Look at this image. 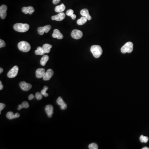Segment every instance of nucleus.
<instances>
[{"label": "nucleus", "mask_w": 149, "mask_h": 149, "mask_svg": "<svg viewBox=\"0 0 149 149\" xmlns=\"http://www.w3.org/2000/svg\"><path fill=\"white\" fill-rule=\"evenodd\" d=\"M34 97H35V96H34V95L33 94H30V95H29V96L28 99L30 100H32V99H33Z\"/></svg>", "instance_id": "2f4dec72"}, {"label": "nucleus", "mask_w": 149, "mask_h": 149, "mask_svg": "<svg viewBox=\"0 0 149 149\" xmlns=\"http://www.w3.org/2000/svg\"><path fill=\"white\" fill-rule=\"evenodd\" d=\"M45 72V70L44 68H38L36 71V76L37 78H43Z\"/></svg>", "instance_id": "f3484780"}, {"label": "nucleus", "mask_w": 149, "mask_h": 149, "mask_svg": "<svg viewBox=\"0 0 149 149\" xmlns=\"http://www.w3.org/2000/svg\"><path fill=\"white\" fill-rule=\"evenodd\" d=\"M52 26L50 25H46L44 26L39 27L38 28V32L40 35H43L44 32L48 33L50 30Z\"/></svg>", "instance_id": "0eeeda50"}, {"label": "nucleus", "mask_w": 149, "mask_h": 149, "mask_svg": "<svg viewBox=\"0 0 149 149\" xmlns=\"http://www.w3.org/2000/svg\"><path fill=\"white\" fill-rule=\"evenodd\" d=\"M53 75V71L52 69H49L45 73L43 77V79L45 81L49 80L52 78Z\"/></svg>", "instance_id": "9d476101"}, {"label": "nucleus", "mask_w": 149, "mask_h": 149, "mask_svg": "<svg viewBox=\"0 0 149 149\" xmlns=\"http://www.w3.org/2000/svg\"><path fill=\"white\" fill-rule=\"evenodd\" d=\"M140 140L141 142H144V143H147L148 142V141L149 140L148 137L147 136H145L144 135H141L140 138Z\"/></svg>", "instance_id": "393cba45"}, {"label": "nucleus", "mask_w": 149, "mask_h": 149, "mask_svg": "<svg viewBox=\"0 0 149 149\" xmlns=\"http://www.w3.org/2000/svg\"><path fill=\"white\" fill-rule=\"evenodd\" d=\"M88 20V19H87L86 18L82 16L79 19H78L77 20V24L79 25H83L84 24H85Z\"/></svg>", "instance_id": "4be33fe9"}, {"label": "nucleus", "mask_w": 149, "mask_h": 149, "mask_svg": "<svg viewBox=\"0 0 149 149\" xmlns=\"http://www.w3.org/2000/svg\"><path fill=\"white\" fill-rule=\"evenodd\" d=\"M6 43L2 39H0V48H1L5 47L6 46Z\"/></svg>", "instance_id": "c756f323"}, {"label": "nucleus", "mask_w": 149, "mask_h": 149, "mask_svg": "<svg viewBox=\"0 0 149 149\" xmlns=\"http://www.w3.org/2000/svg\"><path fill=\"white\" fill-rule=\"evenodd\" d=\"M91 52L95 58H99L102 53V49L99 45H93L90 49Z\"/></svg>", "instance_id": "f257e3e1"}, {"label": "nucleus", "mask_w": 149, "mask_h": 149, "mask_svg": "<svg viewBox=\"0 0 149 149\" xmlns=\"http://www.w3.org/2000/svg\"><path fill=\"white\" fill-rule=\"evenodd\" d=\"M3 68H0V74L2 73L3 72Z\"/></svg>", "instance_id": "e433bc0d"}, {"label": "nucleus", "mask_w": 149, "mask_h": 149, "mask_svg": "<svg viewBox=\"0 0 149 149\" xmlns=\"http://www.w3.org/2000/svg\"><path fill=\"white\" fill-rule=\"evenodd\" d=\"M48 89H49V88H48L47 86H44V89L45 90H47Z\"/></svg>", "instance_id": "c9c22d12"}, {"label": "nucleus", "mask_w": 149, "mask_h": 149, "mask_svg": "<svg viewBox=\"0 0 149 149\" xmlns=\"http://www.w3.org/2000/svg\"><path fill=\"white\" fill-rule=\"evenodd\" d=\"M19 85L21 89L24 91H28L32 88V85L31 84L27 83L25 81H22L20 82Z\"/></svg>", "instance_id": "6e6552de"}, {"label": "nucleus", "mask_w": 149, "mask_h": 149, "mask_svg": "<svg viewBox=\"0 0 149 149\" xmlns=\"http://www.w3.org/2000/svg\"><path fill=\"white\" fill-rule=\"evenodd\" d=\"M57 104L60 105L61 107V109L62 110H65L67 109V105L64 101L63 100V99L61 97L59 96L58 99H57V101H56Z\"/></svg>", "instance_id": "ddd939ff"}, {"label": "nucleus", "mask_w": 149, "mask_h": 149, "mask_svg": "<svg viewBox=\"0 0 149 149\" xmlns=\"http://www.w3.org/2000/svg\"><path fill=\"white\" fill-rule=\"evenodd\" d=\"M142 149H149V148L148 147H144V148H142Z\"/></svg>", "instance_id": "4c0bfd02"}, {"label": "nucleus", "mask_w": 149, "mask_h": 149, "mask_svg": "<svg viewBox=\"0 0 149 149\" xmlns=\"http://www.w3.org/2000/svg\"><path fill=\"white\" fill-rule=\"evenodd\" d=\"M18 49L21 52H27L31 49V46L27 42L21 41L18 44Z\"/></svg>", "instance_id": "7ed1b4c3"}, {"label": "nucleus", "mask_w": 149, "mask_h": 149, "mask_svg": "<svg viewBox=\"0 0 149 149\" xmlns=\"http://www.w3.org/2000/svg\"><path fill=\"white\" fill-rule=\"evenodd\" d=\"M133 49V44L131 42H128L121 48V52L123 53H131Z\"/></svg>", "instance_id": "20e7f679"}, {"label": "nucleus", "mask_w": 149, "mask_h": 149, "mask_svg": "<svg viewBox=\"0 0 149 149\" xmlns=\"http://www.w3.org/2000/svg\"><path fill=\"white\" fill-rule=\"evenodd\" d=\"M52 47V46L48 44H46L43 45L42 48L45 53H48L50 52L51 49Z\"/></svg>", "instance_id": "aec40b11"}, {"label": "nucleus", "mask_w": 149, "mask_h": 149, "mask_svg": "<svg viewBox=\"0 0 149 149\" xmlns=\"http://www.w3.org/2000/svg\"><path fill=\"white\" fill-rule=\"evenodd\" d=\"M52 36L54 38H57L58 39H63V36L62 34L59 29H55L53 30V33L52 35Z\"/></svg>", "instance_id": "dca6fc26"}, {"label": "nucleus", "mask_w": 149, "mask_h": 149, "mask_svg": "<svg viewBox=\"0 0 149 149\" xmlns=\"http://www.w3.org/2000/svg\"><path fill=\"white\" fill-rule=\"evenodd\" d=\"M66 17V15L64 13H60L57 15L53 16L52 17V20L57 21H61L64 20Z\"/></svg>", "instance_id": "9b49d317"}, {"label": "nucleus", "mask_w": 149, "mask_h": 149, "mask_svg": "<svg viewBox=\"0 0 149 149\" xmlns=\"http://www.w3.org/2000/svg\"><path fill=\"white\" fill-rule=\"evenodd\" d=\"M7 6L5 5H3L0 7V16L2 19H4L7 16Z\"/></svg>", "instance_id": "1a4fd4ad"}, {"label": "nucleus", "mask_w": 149, "mask_h": 149, "mask_svg": "<svg viewBox=\"0 0 149 149\" xmlns=\"http://www.w3.org/2000/svg\"><path fill=\"white\" fill-rule=\"evenodd\" d=\"M66 9V6L63 3L61 5L56 6L55 8V11L57 13H62L63 11H64Z\"/></svg>", "instance_id": "6ab92c4d"}, {"label": "nucleus", "mask_w": 149, "mask_h": 149, "mask_svg": "<svg viewBox=\"0 0 149 149\" xmlns=\"http://www.w3.org/2000/svg\"><path fill=\"white\" fill-rule=\"evenodd\" d=\"M73 13H74V11L72 9H70V10H67L66 14L67 16L71 17L72 20H75L76 18V16L75 15L73 14Z\"/></svg>", "instance_id": "5701e85b"}, {"label": "nucleus", "mask_w": 149, "mask_h": 149, "mask_svg": "<svg viewBox=\"0 0 149 149\" xmlns=\"http://www.w3.org/2000/svg\"><path fill=\"white\" fill-rule=\"evenodd\" d=\"M89 148L90 149H98V146L95 143L89 144Z\"/></svg>", "instance_id": "a878e982"}, {"label": "nucleus", "mask_w": 149, "mask_h": 149, "mask_svg": "<svg viewBox=\"0 0 149 149\" xmlns=\"http://www.w3.org/2000/svg\"><path fill=\"white\" fill-rule=\"evenodd\" d=\"M71 36L73 39H81L83 36L82 32L78 29H74L71 32Z\"/></svg>", "instance_id": "423d86ee"}, {"label": "nucleus", "mask_w": 149, "mask_h": 149, "mask_svg": "<svg viewBox=\"0 0 149 149\" xmlns=\"http://www.w3.org/2000/svg\"><path fill=\"white\" fill-rule=\"evenodd\" d=\"M35 97L37 100H39L42 99V95L39 92H36L35 95Z\"/></svg>", "instance_id": "bb28decb"}, {"label": "nucleus", "mask_w": 149, "mask_h": 149, "mask_svg": "<svg viewBox=\"0 0 149 149\" xmlns=\"http://www.w3.org/2000/svg\"><path fill=\"white\" fill-rule=\"evenodd\" d=\"M5 106H6V105H5L4 104L1 103H0V114H1V112L2 110L3 109Z\"/></svg>", "instance_id": "7c9ffc66"}, {"label": "nucleus", "mask_w": 149, "mask_h": 149, "mask_svg": "<svg viewBox=\"0 0 149 149\" xmlns=\"http://www.w3.org/2000/svg\"><path fill=\"white\" fill-rule=\"evenodd\" d=\"M18 70L19 68L18 66H15L8 73V77L10 78H14L16 77L18 74Z\"/></svg>", "instance_id": "39448f33"}, {"label": "nucleus", "mask_w": 149, "mask_h": 149, "mask_svg": "<svg viewBox=\"0 0 149 149\" xmlns=\"http://www.w3.org/2000/svg\"><path fill=\"white\" fill-rule=\"evenodd\" d=\"M3 84L2 83L1 81L0 82V90L3 89Z\"/></svg>", "instance_id": "72a5a7b5"}, {"label": "nucleus", "mask_w": 149, "mask_h": 149, "mask_svg": "<svg viewBox=\"0 0 149 149\" xmlns=\"http://www.w3.org/2000/svg\"><path fill=\"white\" fill-rule=\"evenodd\" d=\"M61 0H53V3L54 4H57Z\"/></svg>", "instance_id": "473e14b6"}, {"label": "nucleus", "mask_w": 149, "mask_h": 149, "mask_svg": "<svg viewBox=\"0 0 149 149\" xmlns=\"http://www.w3.org/2000/svg\"><path fill=\"white\" fill-rule=\"evenodd\" d=\"M22 12L25 14H29L32 15L35 12V10L34 8L32 6H29V7H24L22 8Z\"/></svg>", "instance_id": "4468645a"}, {"label": "nucleus", "mask_w": 149, "mask_h": 149, "mask_svg": "<svg viewBox=\"0 0 149 149\" xmlns=\"http://www.w3.org/2000/svg\"><path fill=\"white\" fill-rule=\"evenodd\" d=\"M35 53L37 55H44L45 53L42 47L40 46L37 47L36 50L35 51Z\"/></svg>", "instance_id": "b1692460"}, {"label": "nucleus", "mask_w": 149, "mask_h": 149, "mask_svg": "<svg viewBox=\"0 0 149 149\" xmlns=\"http://www.w3.org/2000/svg\"><path fill=\"white\" fill-rule=\"evenodd\" d=\"M20 116V114L18 113H16V114H14L13 112H9L7 113L6 114V117L9 119H13L15 118H18Z\"/></svg>", "instance_id": "a211bd4d"}, {"label": "nucleus", "mask_w": 149, "mask_h": 149, "mask_svg": "<svg viewBox=\"0 0 149 149\" xmlns=\"http://www.w3.org/2000/svg\"><path fill=\"white\" fill-rule=\"evenodd\" d=\"M80 15L86 18L88 20H90L92 19V17L90 16L89 11L87 9H82L80 11Z\"/></svg>", "instance_id": "2eb2a0df"}, {"label": "nucleus", "mask_w": 149, "mask_h": 149, "mask_svg": "<svg viewBox=\"0 0 149 149\" xmlns=\"http://www.w3.org/2000/svg\"><path fill=\"white\" fill-rule=\"evenodd\" d=\"M49 59V56L47 55H45L41 59L40 64L42 66H45Z\"/></svg>", "instance_id": "412c9836"}, {"label": "nucleus", "mask_w": 149, "mask_h": 149, "mask_svg": "<svg viewBox=\"0 0 149 149\" xmlns=\"http://www.w3.org/2000/svg\"><path fill=\"white\" fill-rule=\"evenodd\" d=\"M46 90H45L44 89H42L41 91V93L42 94V95H43V96H45V97H47V96H49V95H48V94L46 93Z\"/></svg>", "instance_id": "c85d7f7f"}, {"label": "nucleus", "mask_w": 149, "mask_h": 149, "mask_svg": "<svg viewBox=\"0 0 149 149\" xmlns=\"http://www.w3.org/2000/svg\"><path fill=\"white\" fill-rule=\"evenodd\" d=\"M45 110L49 118H51L53 113V106L52 105H47L45 108Z\"/></svg>", "instance_id": "f8f14e48"}, {"label": "nucleus", "mask_w": 149, "mask_h": 149, "mask_svg": "<svg viewBox=\"0 0 149 149\" xmlns=\"http://www.w3.org/2000/svg\"><path fill=\"white\" fill-rule=\"evenodd\" d=\"M22 109V105H20L19 106H18V110H20L21 109Z\"/></svg>", "instance_id": "f704fd0d"}, {"label": "nucleus", "mask_w": 149, "mask_h": 149, "mask_svg": "<svg viewBox=\"0 0 149 149\" xmlns=\"http://www.w3.org/2000/svg\"><path fill=\"white\" fill-rule=\"evenodd\" d=\"M14 29L16 31L20 32H25L29 29V26L27 24L16 23L13 26Z\"/></svg>", "instance_id": "f03ea898"}, {"label": "nucleus", "mask_w": 149, "mask_h": 149, "mask_svg": "<svg viewBox=\"0 0 149 149\" xmlns=\"http://www.w3.org/2000/svg\"><path fill=\"white\" fill-rule=\"evenodd\" d=\"M22 108H28L29 107V105L27 102L24 101L22 104Z\"/></svg>", "instance_id": "cd10ccee"}]
</instances>
